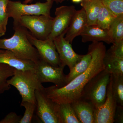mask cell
Returning <instances> with one entry per match:
<instances>
[{
	"label": "cell",
	"instance_id": "obj_1",
	"mask_svg": "<svg viewBox=\"0 0 123 123\" xmlns=\"http://www.w3.org/2000/svg\"><path fill=\"white\" fill-rule=\"evenodd\" d=\"M106 51L103 43L93 42L88 48V52L92 56V60L88 69L65 86L58 88L54 85L45 88L48 97L59 104L71 103L81 98L86 85L105 69L104 59Z\"/></svg>",
	"mask_w": 123,
	"mask_h": 123
},
{
	"label": "cell",
	"instance_id": "obj_2",
	"mask_svg": "<svg viewBox=\"0 0 123 123\" xmlns=\"http://www.w3.org/2000/svg\"><path fill=\"white\" fill-rule=\"evenodd\" d=\"M14 33L11 37L0 39V49L11 51L22 59L29 60L37 64L40 58L37 50L27 38L28 31L19 22H13Z\"/></svg>",
	"mask_w": 123,
	"mask_h": 123
},
{
	"label": "cell",
	"instance_id": "obj_3",
	"mask_svg": "<svg viewBox=\"0 0 123 123\" xmlns=\"http://www.w3.org/2000/svg\"><path fill=\"white\" fill-rule=\"evenodd\" d=\"M7 83L18 91L22 101H27L36 105L35 91L43 86L40 82L34 70L15 69V73Z\"/></svg>",
	"mask_w": 123,
	"mask_h": 123
},
{
	"label": "cell",
	"instance_id": "obj_4",
	"mask_svg": "<svg viewBox=\"0 0 123 123\" xmlns=\"http://www.w3.org/2000/svg\"><path fill=\"white\" fill-rule=\"evenodd\" d=\"M111 75L105 69L97 74L86 85L81 98L90 103L95 109L102 106L106 98Z\"/></svg>",
	"mask_w": 123,
	"mask_h": 123
},
{
	"label": "cell",
	"instance_id": "obj_5",
	"mask_svg": "<svg viewBox=\"0 0 123 123\" xmlns=\"http://www.w3.org/2000/svg\"><path fill=\"white\" fill-rule=\"evenodd\" d=\"M36 113L40 121L44 123H62L59 113V105L47 96L45 88L35 91Z\"/></svg>",
	"mask_w": 123,
	"mask_h": 123
},
{
	"label": "cell",
	"instance_id": "obj_6",
	"mask_svg": "<svg viewBox=\"0 0 123 123\" xmlns=\"http://www.w3.org/2000/svg\"><path fill=\"white\" fill-rule=\"evenodd\" d=\"M53 2H37L34 4H22L20 1L9 0L7 6L9 18H12L13 22H19L20 18L24 15H50V10Z\"/></svg>",
	"mask_w": 123,
	"mask_h": 123
},
{
	"label": "cell",
	"instance_id": "obj_7",
	"mask_svg": "<svg viewBox=\"0 0 123 123\" xmlns=\"http://www.w3.org/2000/svg\"><path fill=\"white\" fill-rule=\"evenodd\" d=\"M54 18L50 15H24L20 18L19 22L29 29L35 37L44 40L48 38L50 34Z\"/></svg>",
	"mask_w": 123,
	"mask_h": 123
},
{
	"label": "cell",
	"instance_id": "obj_8",
	"mask_svg": "<svg viewBox=\"0 0 123 123\" xmlns=\"http://www.w3.org/2000/svg\"><path fill=\"white\" fill-rule=\"evenodd\" d=\"M64 68L61 66H52L40 59L35 64L34 71L41 83L50 82L58 88H61L67 85L66 75L64 74Z\"/></svg>",
	"mask_w": 123,
	"mask_h": 123
},
{
	"label": "cell",
	"instance_id": "obj_9",
	"mask_svg": "<svg viewBox=\"0 0 123 123\" xmlns=\"http://www.w3.org/2000/svg\"><path fill=\"white\" fill-rule=\"evenodd\" d=\"M27 38L30 42L37 50L40 59L52 66H61L59 54L53 40L48 38L38 39L28 31Z\"/></svg>",
	"mask_w": 123,
	"mask_h": 123
},
{
	"label": "cell",
	"instance_id": "obj_10",
	"mask_svg": "<svg viewBox=\"0 0 123 123\" xmlns=\"http://www.w3.org/2000/svg\"><path fill=\"white\" fill-rule=\"evenodd\" d=\"M76 11L74 6H63L56 8L52 30L48 38L53 40L62 33H66Z\"/></svg>",
	"mask_w": 123,
	"mask_h": 123
},
{
	"label": "cell",
	"instance_id": "obj_11",
	"mask_svg": "<svg viewBox=\"0 0 123 123\" xmlns=\"http://www.w3.org/2000/svg\"><path fill=\"white\" fill-rule=\"evenodd\" d=\"M66 33H62L55 38L53 41L59 56L61 67L68 66L69 70L79 62L83 55L74 51L70 43L65 39Z\"/></svg>",
	"mask_w": 123,
	"mask_h": 123
},
{
	"label": "cell",
	"instance_id": "obj_12",
	"mask_svg": "<svg viewBox=\"0 0 123 123\" xmlns=\"http://www.w3.org/2000/svg\"><path fill=\"white\" fill-rule=\"evenodd\" d=\"M111 74L110 83L107 86L106 101L98 108L95 109L94 123H113L117 104L112 90Z\"/></svg>",
	"mask_w": 123,
	"mask_h": 123
},
{
	"label": "cell",
	"instance_id": "obj_13",
	"mask_svg": "<svg viewBox=\"0 0 123 123\" xmlns=\"http://www.w3.org/2000/svg\"><path fill=\"white\" fill-rule=\"evenodd\" d=\"M87 25V18L84 8L77 10L67 30L65 39L71 44L75 37L80 35Z\"/></svg>",
	"mask_w": 123,
	"mask_h": 123
},
{
	"label": "cell",
	"instance_id": "obj_14",
	"mask_svg": "<svg viewBox=\"0 0 123 123\" xmlns=\"http://www.w3.org/2000/svg\"><path fill=\"white\" fill-rule=\"evenodd\" d=\"M80 36L83 43L104 42L108 44L113 43L108 30L102 29L97 25L86 26Z\"/></svg>",
	"mask_w": 123,
	"mask_h": 123
},
{
	"label": "cell",
	"instance_id": "obj_15",
	"mask_svg": "<svg viewBox=\"0 0 123 123\" xmlns=\"http://www.w3.org/2000/svg\"><path fill=\"white\" fill-rule=\"evenodd\" d=\"M0 63L8 65L18 70H34L35 64L29 60L20 59L11 51L1 50L0 51Z\"/></svg>",
	"mask_w": 123,
	"mask_h": 123
},
{
	"label": "cell",
	"instance_id": "obj_16",
	"mask_svg": "<svg viewBox=\"0 0 123 123\" xmlns=\"http://www.w3.org/2000/svg\"><path fill=\"white\" fill-rule=\"evenodd\" d=\"M71 104L81 123H94L95 108L91 103L80 98Z\"/></svg>",
	"mask_w": 123,
	"mask_h": 123
},
{
	"label": "cell",
	"instance_id": "obj_17",
	"mask_svg": "<svg viewBox=\"0 0 123 123\" xmlns=\"http://www.w3.org/2000/svg\"><path fill=\"white\" fill-rule=\"evenodd\" d=\"M102 5L101 0H83L81 2L86 15L87 25H96Z\"/></svg>",
	"mask_w": 123,
	"mask_h": 123
},
{
	"label": "cell",
	"instance_id": "obj_18",
	"mask_svg": "<svg viewBox=\"0 0 123 123\" xmlns=\"http://www.w3.org/2000/svg\"><path fill=\"white\" fill-rule=\"evenodd\" d=\"M104 64L105 69L111 74L123 75V58L117 57L106 51Z\"/></svg>",
	"mask_w": 123,
	"mask_h": 123
},
{
	"label": "cell",
	"instance_id": "obj_19",
	"mask_svg": "<svg viewBox=\"0 0 123 123\" xmlns=\"http://www.w3.org/2000/svg\"><path fill=\"white\" fill-rule=\"evenodd\" d=\"M92 60V56L89 52L83 55L80 60L70 70L69 73L66 75L67 85L75 78L83 73L88 69Z\"/></svg>",
	"mask_w": 123,
	"mask_h": 123
},
{
	"label": "cell",
	"instance_id": "obj_20",
	"mask_svg": "<svg viewBox=\"0 0 123 123\" xmlns=\"http://www.w3.org/2000/svg\"><path fill=\"white\" fill-rule=\"evenodd\" d=\"M108 33L113 43L123 40V15L115 18L108 30Z\"/></svg>",
	"mask_w": 123,
	"mask_h": 123
},
{
	"label": "cell",
	"instance_id": "obj_21",
	"mask_svg": "<svg viewBox=\"0 0 123 123\" xmlns=\"http://www.w3.org/2000/svg\"><path fill=\"white\" fill-rule=\"evenodd\" d=\"M15 69L8 65L0 63V94L3 93L11 88L7 80L9 77L14 75Z\"/></svg>",
	"mask_w": 123,
	"mask_h": 123
},
{
	"label": "cell",
	"instance_id": "obj_22",
	"mask_svg": "<svg viewBox=\"0 0 123 123\" xmlns=\"http://www.w3.org/2000/svg\"><path fill=\"white\" fill-rule=\"evenodd\" d=\"M59 105L60 116L62 123H81L71 103H63Z\"/></svg>",
	"mask_w": 123,
	"mask_h": 123
},
{
	"label": "cell",
	"instance_id": "obj_23",
	"mask_svg": "<svg viewBox=\"0 0 123 123\" xmlns=\"http://www.w3.org/2000/svg\"><path fill=\"white\" fill-rule=\"evenodd\" d=\"M116 17L102 3L97 18L96 25L102 29L108 30Z\"/></svg>",
	"mask_w": 123,
	"mask_h": 123
},
{
	"label": "cell",
	"instance_id": "obj_24",
	"mask_svg": "<svg viewBox=\"0 0 123 123\" xmlns=\"http://www.w3.org/2000/svg\"><path fill=\"white\" fill-rule=\"evenodd\" d=\"M111 75L113 95L117 105L123 106V75Z\"/></svg>",
	"mask_w": 123,
	"mask_h": 123
},
{
	"label": "cell",
	"instance_id": "obj_25",
	"mask_svg": "<svg viewBox=\"0 0 123 123\" xmlns=\"http://www.w3.org/2000/svg\"><path fill=\"white\" fill-rule=\"evenodd\" d=\"M103 5L115 17L123 15V0H101Z\"/></svg>",
	"mask_w": 123,
	"mask_h": 123
},
{
	"label": "cell",
	"instance_id": "obj_26",
	"mask_svg": "<svg viewBox=\"0 0 123 123\" xmlns=\"http://www.w3.org/2000/svg\"><path fill=\"white\" fill-rule=\"evenodd\" d=\"M21 106L24 107L25 110L19 123H31L34 113L36 110V104L27 101H22Z\"/></svg>",
	"mask_w": 123,
	"mask_h": 123
},
{
	"label": "cell",
	"instance_id": "obj_27",
	"mask_svg": "<svg viewBox=\"0 0 123 123\" xmlns=\"http://www.w3.org/2000/svg\"><path fill=\"white\" fill-rule=\"evenodd\" d=\"M9 0H0V26L5 33L8 23V16L7 6Z\"/></svg>",
	"mask_w": 123,
	"mask_h": 123
},
{
	"label": "cell",
	"instance_id": "obj_28",
	"mask_svg": "<svg viewBox=\"0 0 123 123\" xmlns=\"http://www.w3.org/2000/svg\"><path fill=\"white\" fill-rule=\"evenodd\" d=\"M107 51L117 57L123 58V40L113 43Z\"/></svg>",
	"mask_w": 123,
	"mask_h": 123
},
{
	"label": "cell",
	"instance_id": "obj_29",
	"mask_svg": "<svg viewBox=\"0 0 123 123\" xmlns=\"http://www.w3.org/2000/svg\"><path fill=\"white\" fill-rule=\"evenodd\" d=\"M22 117L15 112H10L0 121V123H19Z\"/></svg>",
	"mask_w": 123,
	"mask_h": 123
},
{
	"label": "cell",
	"instance_id": "obj_30",
	"mask_svg": "<svg viewBox=\"0 0 123 123\" xmlns=\"http://www.w3.org/2000/svg\"><path fill=\"white\" fill-rule=\"evenodd\" d=\"M114 123H123V106L117 105L114 118Z\"/></svg>",
	"mask_w": 123,
	"mask_h": 123
},
{
	"label": "cell",
	"instance_id": "obj_31",
	"mask_svg": "<svg viewBox=\"0 0 123 123\" xmlns=\"http://www.w3.org/2000/svg\"><path fill=\"white\" fill-rule=\"evenodd\" d=\"M33 0H27L25 2H24V4H27V3H30V2H32ZM46 0L47 1H48V2H54V1L56 2V0Z\"/></svg>",
	"mask_w": 123,
	"mask_h": 123
},
{
	"label": "cell",
	"instance_id": "obj_32",
	"mask_svg": "<svg viewBox=\"0 0 123 123\" xmlns=\"http://www.w3.org/2000/svg\"><path fill=\"white\" fill-rule=\"evenodd\" d=\"M5 34V33L4 32L2 29H1L0 26V37L4 35Z\"/></svg>",
	"mask_w": 123,
	"mask_h": 123
},
{
	"label": "cell",
	"instance_id": "obj_33",
	"mask_svg": "<svg viewBox=\"0 0 123 123\" xmlns=\"http://www.w3.org/2000/svg\"><path fill=\"white\" fill-rule=\"evenodd\" d=\"M72 0L74 3H79L81 2L83 0Z\"/></svg>",
	"mask_w": 123,
	"mask_h": 123
},
{
	"label": "cell",
	"instance_id": "obj_34",
	"mask_svg": "<svg viewBox=\"0 0 123 123\" xmlns=\"http://www.w3.org/2000/svg\"><path fill=\"white\" fill-rule=\"evenodd\" d=\"M66 0H56V2L57 3H62V2Z\"/></svg>",
	"mask_w": 123,
	"mask_h": 123
},
{
	"label": "cell",
	"instance_id": "obj_35",
	"mask_svg": "<svg viewBox=\"0 0 123 123\" xmlns=\"http://www.w3.org/2000/svg\"><path fill=\"white\" fill-rule=\"evenodd\" d=\"M27 0H25V1H24V2H25V1H27Z\"/></svg>",
	"mask_w": 123,
	"mask_h": 123
},
{
	"label": "cell",
	"instance_id": "obj_36",
	"mask_svg": "<svg viewBox=\"0 0 123 123\" xmlns=\"http://www.w3.org/2000/svg\"><path fill=\"white\" fill-rule=\"evenodd\" d=\"M1 49H0V51H1Z\"/></svg>",
	"mask_w": 123,
	"mask_h": 123
}]
</instances>
